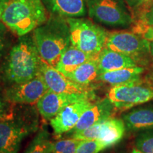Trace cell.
I'll return each mask as SVG.
<instances>
[{"instance_id":"cell-16","label":"cell","mask_w":153,"mask_h":153,"mask_svg":"<svg viewBox=\"0 0 153 153\" xmlns=\"http://www.w3.org/2000/svg\"><path fill=\"white\" fill-rule=\"evenodd\" d=\"M128 131L153 128V106L137 108L126 113L122 117Z\"/></svg>"},{"instance_id":"cell-13","label":"cell","mask_w":153,"mask_h":153,"mask_svg":"<svg viewBox=\"0 0 153 153\" xmlns=\"http://www.w3.org/2000/svg\"><path fill=\"white\" fill-rule=\"evenodd\" d=\"M92 92L85 94L56 93L48 90L36 103L38 111L44 118L51 120L68 105L85 98Z\"/></svg>"},{"instance_id":"cell-25","label":"cell","mask_w":153,"mask_h":153,"mask_svg":"<svg viewBox=\"0 0 153 153\" xmlns=\"http://www.w3.org/2000/svg\"><path fill=\"white\" fill-rule=\"evenodd\" d=\"M136 148L143 153H153V133H140L135 140Z\"/></svg>"},{"instance_id":"cell-7","label":"cell","mask_w":153,"mask_h":153,"mask_svg":"<svg viewBox=\"0 0 153 153\" xmlns=\"http://www.w3.org/2000/svg\"><path fill=\"white\" fill-rule=\"evenodd\" d=\"M106 97L116 109H129L153 100V84L140 80L112 86Z\"/></svg>"},{"instance_id":"cell-17","label":"cell","mask_w":153,"mask_h":153,"mask_svg":"<svg viewBox=\"0 0 153 153\" xmlns=\"http://www.w3.org/2000/svg\"><path fill=\"white\" fill-rule=\"evenodd\" d=\"M144 72L145 68L141 66L120 69L100 74L98 81L109 84L111 86L137 82L141 80Z\"/></svg>"},{"instance_id":"cell-4","label":"cell","mask_w":153,"mask_h":153,"mask_svg":"<svg viewBox=\"0 0 153 153\" xmlns=\"http://www.w3.org/2000/svg\"><path fill=\"white\" fill-rule=\"evenodd\" d=\"M38 126V114L31 108L0 120V153H18L24 139L37 131Z\"/></svg>"},{"instance_id":"cell-1","label":"cell","mask_w":153,"mask_h":153,"mask_svg":"<svg viewBox=\"0 0 153 153\" xmlns=\"http://www.w3.org/2000/svg\"><path fill=\"white\" fill-rule=\"evenodd\" d=\"M41 60L33 36H22L11 49L6 61L5 79L11 85L33 79L39 74Z\"/></svg>"},{"instance_id":"cell-19","label":"cell","mask_w":153,"mask_h":153,"mask_svg":"<svg viewBox=\"0 0 153 153\" xmlns=\"http://www.w3.org/2000/svg\"><path fill=\"white\" fill-rule=\"evenodd\" d=\"M99 73L98 60L94 58L76 68L65 76L80 85L89 87L94 81H98Z\"/></svg>"},{"instance_id":"cell-31","label":"cell","mask_w":153,"mask_h":153,"mask_svg":"<svg viewBox=\"0 0 153 153\" xmlns=\"http://www.w3.org/2000/svg\"><path fill=\"white\" fill-rule=\"evenodd\" d=\"M150 53L153 60V41H150Z\"/></svg>"},{"instance_id":"cell-26","label":"cell","mask_w":153,"mask_h":153,"mask_svg":"<svg viewBox=\"0 0 153 153\" xmlns=\"http://www.w3.org/2000/svg\"><path fill=\"white\" fill-rule=\"evenodd\" d=\"M132 31L141 36L149 41H153V26H145L141 24H133Z\"/></svg>"},{"instance_id":"cell-12","label":"cell","mask_w":153,"mask_h":153,"mask_svg":"<svg viewBox=\"0 0 153 153\" xmlns=\"http://www.w3.org/2000/svg\"><path fill=\"white\" fill-rule=\"evenodd\" d=\"M38 74L41 76L49 90L54 92L72 94L91 91L89 87L75 83L43 59Z\"/></svg>"},{"instance_id":"cell-2","label":"cell","mask_w":153,"mask_h":153,"mask_svg":"<svg viewBox=\"0 0 153 153\" xmlns=\"http://www.w3.org/2000/svg\"><path fill=\"white\" fill-rule=\"evenodd\" d=\"M33 37L41 58L53 67L71 45L68 22L61 16H51L38 26Z\"/></svg>"},{"instance_id":"cell-6","label":"cell","mask_w":153,"mask_h":153,"mask_svg":"<svg viewBox=\"0 0 153 153\" xmlns=\"http://www.w3.org/2000/svg\"><path fill=\"white\" fill-rule=\"evenodd\" d=\"M89 16L111 27H129L134 24L132 11L125 0H85Z\"/></svg>"},{"instance_id":"cell-30","label":"cell","mask_w":153,"mask_h":153,"mask_svg":"<svg viewBox=\"0 0 153 153\" xmlns=\"http://www.w3.org/2000/svg\"><path fill=\"white\" fill-rule=\"evenodd\" d=\"M7 1H8V0H0V22H1V16H2V14Z\"/></svg>"},{"instance_id":"cell-24","label":"cell","mask_w":153,"mask_h":153,"mask_svg":"<svg viewBox=\"0 0 153 153\" xmlns=\"http://www.w3.org/2000/svg\"><path fill=\"white\" fill-rule=\"evenodd\" d=\"M134 24L153 26V2L139 9L133 15Z\"/></svg>"},{"instance_id":"cell-33","label":"cell","mask_w":153,"mask_h":153,"mask_svg":"<svg viewBox=\"0 0 153 153\" xmlns=\"http://www.w3.org/2000/svg\"><path fill=\"white\" fill-rule=\"evenodd\" d=\"M149 79H150V81L149 82H150L151 83L153 84V72H152V73L149 75Z\"/></svg>"},{"instance_id":"cell-8","label":"cell","mask_w":153,"mask_h":153,"mask_svg":"<svg viewBox=\"0 0 153 153\" xmlns=\"http://www.w3.org/2000/svg\"><path fill=\"white\" fill-rule=\"evenodd\" d=\"M105 46L131 57L138 65L147 60L150 53V41L133 31L108 33Z\"/></svg>"},{"instance_id":"cell-14","label":"cell","mask_w":153,"mask_h":153,"mask_svg":"<svg viewBox=\"0 0 153 153\" xmlns=\"http://www.w3.org/2000/svg\"><path fill=\"white\" fill-rule=\"evenodd\" d=\"M116 109L109 99L104 98L97 101L82 114L75 127L72 130V135L79 133L95 124L111 117Z\"/></svg>"},{"instance_id":"cell-15","label":"cell","mask_w":153,"mask_h":153,"mask_svg":"<svg viewBox=\"0 0 153 153\" xmlns=\"http://www.w3.org/2000/svg\"><path fill=\"white\" fill-rule=\"evenodd\" d=\"M97 60L100 74L120 69L139 66L136 61L131 57L113 51L106 46L99 53Z\"/></svg>"},{"instance_id":"cell-21","label":"cell","mask_w":153,"mask_h":153,"mask_svg":"<svg viewBox=\"0 0 153 153\" xmlns=\"http://www.w3.org/2000/svg\"><path fill=\"white\" fill-rule=\"evenodd\" d=\"M53 143L48 132L41 129L34 137L24 153H53Z\"/></svg>"},{"instance_id":"cell-32","label":"cell","mask_w":153,"mask_h":153,"mask_svg":"<svg viewBox=\"0 0 153 153\" xmlns=\"http://www.w3.org/2000/svg\"><path fill=\"white\" fill-rule=\"evenodd\" d=\"M131 153H143V152H141V151H140V150H138V149L135 148V149H133V150H132Z\"/></svg>"},{"instance_id":"cell-20","label":"cell","mask_w":153,"mask_h":153,"mask_svg":"<svg viewBox=\"0 0 153 153\" xmlns=\"http://www.w3.org/2000/svg\"><path fill=\"white\" fill-rule=\"evenodd\" d=\"M53 11L68 18L83 16L87 12L85 0H51Z\"/></svg>"},{"instance_id":"cell-28","label":"cell","mask_w":153,"mask_h":153,"mask_svg":"<svg viewBox=\"0 0 153 153\" xmlns=\"http://www.w3.org/2000/svg\"><path fill=\"white\" fill-rule=\"evenodd\" d=\"M125 1L131 10L133 15L143 7L153 2V0H125Z\"/></svg>"},{"instance_id":"cell-5","label":"cell","mask_w":153,"mask_h":153,"mask_svg":"<svg viewBox=\"0 0 153 153\" xmlns=\"http://www.w3.org/2000/svg\"><path fill=\"white\" fill-rule=\"evenodd\" d=\"M70 43L76 48L94 57L105 47L108 32L87 19L68 18Z\"/></svg>"},{"instance_id":"cell-22","label":"cell","mask_w":153,"mask_h":153,"mask_svg":"<svg viewBox=\"0 0 153 153\" xmlns=\"http://www.w3.org/2000/svg\"><path fill=\"white\" fill-rule=\"evenodd\" d=\"M108 148L106 143L99 140H87L80 143L74 153H99Z\"/></svg>"},{"instance_id":"cell-3","label":"cell","mask_w":153,"mask_h":153,"mask_svg":"<svg viewBox=\"0 0 153 153\" xmlns=\"http://www.w3.org/2000/svg\"><path fill=\"white\" fill-rule=\"evenodd\" d=\"M48 20L41 0H8L1 22L19 37L27 35Z\"/></svg>"},{"instance_id":"cell-9","label":"cell","mask_w":153,"mask_h":153,"mask_svg":"<svg viewBox=\"0 0 153 153\" xmlns=\"http://www.w3.org/2000/svg\"><path fill=\"white\" fill-rule=\"evenodd\" d=\"M126 130L123 119L110 117L82 132L73 134L72 137L82 140H99L110 148L123 138Z\"/></svg>"},{"instance_id":"cell-18","label":"cell","mask_w":153,"mask_h":153,"mask_svg":"<svg viewBox=\"0 0 153 153\" xmlns=\"http://www.w3.org/2000/svg\"><path fill=\"white\" fill-rule=\"evenodd\" d=\"M94 58H97L87 54L81 50L70 45L68 49L63 53L58 62L55 67L57 70L66 75L76 68L87 61Z\"/></svg>"},{"instance_id":"cell-11","label":"cell","mask_w":153,"mask_h":153,"mask_svg":"<svg viewBox=\"0 0 153 153\" xmlns=\"http://www.w3.org/2000/svg\"><path fill=\"white\" fill-rule=\"evenodd\" d=\"M48 90L41 76L38 74L29 81L11 85L6 90L5 99L13 104H33L37 103Z\"/></svg>"},{"instance_id":"cell-27","label":"cell","mask_w":153,"mask_h":153,"mask_svg":"<svg viewBox=\"0 0 153 153\" xmlns=\"http://www.w3.org/2000/svg\"><path fill=\"white\" fill-rule=\"evenodd\" d=\"M7 99L0 98V120L12 117L14 113Z\"/></svg>"},{"instance_id":"cell-10","label":"cell","mask_w":153,"mask_h":153,"mask_svg":"<svg viewBox=\"0 0 153 153\" xmlns=\"http://www.w3.org/2000/svg\"><path fill=\"white\" fill-rule=\"evenodd\" d=\"M93 93L81 100L72 103L62 108L50 120L55 135H61L72 131L86 110L94 104Z\"/></svg>"},{"instance_id":"cell-29","label":"cell","mask_w":153,"mask_h":153,"mask_svg":"<svg viewBox=\"0 0 153 153\" xmlns=\"http://www.w3.org/2000/svg\"><path fill=\"white\" fill-rule=\"evenodd\" d=\"M7 45V37H6L5 25L0 22V57L1 56Z\"/></svg>"},{"instance_id":"cell-23","label":"cell","mask_w":153,"mask_h":153,"mask_svg":"<svg viewBox=\"0 0 153 153\" xmlns=\"http://www.w3.org/2000/svg\"><path fill=\"white\" fill-rule=\"evenodd\" d=\"M82 140L74 138L62 139L53 143V153H74Z\"/></svg>"}]
</instances>
